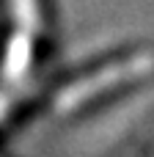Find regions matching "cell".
I'll use <instances>...</instances> for the list:
<instances>
[{
  "label": "cell",
  "instance_id": "4",
  "mask_svg": "<svg viewBox=\"0 0 154 157\" xmlns=\"http://www.w3.org/2000/svg\"><path fill=\"white\" fill-rule=\"evenodd\" d=\"M8 110V97L6 94H0V119H3V113Z\"/></svg>",
  "mask_w": 154,
  "mask_h": 157
},
{
  "label": "cell",
  "instance_id": "1",
  "mask_svg": "<svg viewBox=\"0 0 154 157\" xmlns=\"http://www.w3.org/2000/svg\"><path fill=\"white\" fill-rule=\"evenodd\" d=\"M154 69V55L152 52H141V55H132L127 61H118V63H110V66H102L96 69L94 75L88 77H80L77 83L66 86L61 94H58V110H74L80 108L83 102H88L91 97L107 91V88H116L121 83H130V80H138L143 75H149Z\"/></svg>",
  "mask_w": 154,
  "mask_h": 157
},
{
  "label": "cell",
  "instance_id": "2",
  "mask_svg": "<svg viewBox=\"0 0 154 157\" xmlns=\"http://www.w3.org/2000/svg\"><path fill=\"white\" fill-rule=\"evenodd\" d=\"M30 58H33V47H30V33L28 30H17L6 47V61H3V80L6 83H17L28 66H30Z\"/></svg>",
  "mask_w": 154,
  "mask_h": 157
},
{
  "label": "cell",
  "instance_id": "3",
  "mask_svg": "<svg viewBox=\"0 0 154 157\" xmlns=\"http://www.w3.org/2000/svg\"><path fill=\"white\" fill-rule=\"evenodd\" d=\"M11 11L22 30H28V33L39 30V3L36 0H11Z\"/></svg>",
  "mask_w": 154,
  "mask_h": 157
}]
</instances>
